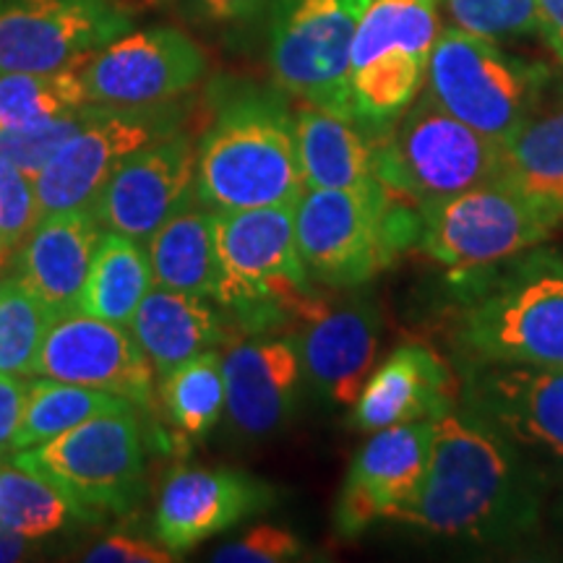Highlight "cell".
I'll use <instances>...</instances> for the list:
<instances>
[{
	"mask_svg": "<svg viewBox=\"0 0 563 563\" xmlns=\"http://www.w3.org/2000/svg\"><path fill=\"white\" fill-rule=\"evenodd\" d=\"M551 70L517 58L493 37L460 26L443 30L428 63L426 87L443 110L498 144L538 110Z\"/></svg>",
	"mask_w": 563,
	"mask_h": 563,
	"instance_id": "obj_7",
	"label": "cell"
},
{
	"mask_svg": "<svg viewBox=\"0 0 563 563\" xmlns=\"http://www.w3.org/2000/svg\"><path fill=\"white\" fill-rule=\"evenodd\" d=\"M162 402L183 439H201L224 412L222 355L214 347L162 376Z\"/></svg>",
	"mask_w": 563,
	"mask_h": 563,
	"instance_id": "obj_30",
	"label": "cell"
},
{
	"mask_svg": "<svg viewBox=\"0 0 563 563\" xmlns=\"http://www.w3.org/2000/svg\"><path fill=\"white\" fill-rule=\"evenodd\" d=\"M224 410L243 439H269L300 405L302 365L295 336H251L222 355Z\"/></svg>",
	"mask_w": 563,
	"mask_h": 563,
	"instance_id": "obj_20",
	"label": "cell"
},
{
	"mask_svg": "<svg viewBox=\"0 0 563 563\" xmlns=\"http://www.w3.org/2000/svg\"><path fill=\"white\" fill-rule=\"evenodd\" d=\"M55 313L19 279L0 290V373L32 376Z\"/></svg>",
	"mask_w": 563,
	"mask_h": 563,
	"instance_id": "obj_33",
	"label": "cell"
},
{
	"mask_svg": "<svg viewBox=\"0 0 563 563\" xmlns=\"http://www.w3.org/2000/svg\"><path fill=\"white\" fill-rule=\"evenodd\" d=\"M87 102L81 66L51 74H0V131L24 129Z\"/></svg>",
	"mask_w": 563,
	"mask_h": 563,
	"instance_id": "obj_31",
	"label": "cell"
},
{
	"mask_svg": "<svg viewBox=\"0 0 563 563\" xmlns=\"http://www.w3.org/2000/svg\"><path fill=\"white\" fill-rule=\"evenodd\" d=\"M538 3V32L563 63V0H534Z\"/></svg>",
	"mask_w": 563,
	"mask_h": 563,
	"instance_id": "obj_41",
	"label": "cell"
},
{
	"mask_svg": "<svg viewBox=\"0 0 563 563\" xmlns=\"http://www.w3.org/2000/svg\"><path fill=\"white\" fill-rule=\"evenodd\" d=\"M460 30L483 37H525L538 32L534 0H443Z\"/></svg>",
	"mask_w": 563,
	"mask_h": 563,
	"instance_id": "obj_35",
	"label": "cell"
},
{
	"mask_svg": "<svg viewBox=\"0 0 563 563\" xmlns=\"http://www.w3.org/2000/svg\"><path fill=\"white\" fill-rule=\"evenodd\" d=\"M220 282L214 298L232 329L266 334L298 323L319 306L295 241V203L214 209Z\"/></svg>",
	"mask_w": 563,
	"mask_h": 563,
	"instance_id": "obj_3",
	"label": "cell"
},
{
	"mask_svg": "<svg viewBox=\"0 0 563 563\" xmlns=\"http://www.w3.org/2000/svg\"><path fill=\"white\" fill-rule=\"evenodd\" d=\"M129 405L131 402H125L118 394L91 389V386L55 382V378L32 382L30 394H26L24 418H21L19 431L13 435L11 452L40 446V443L70 431L79 422Z\"/></svg>",
	"mask_w": 563,
	"mask_h": 563,
	"instance_id": "obj_29",
	"label": "cell"
},
{
	"mask_svg": "<svg viewBox=\"0 0 563 563\" xmlns=\"http://www.w3.org/2000/svg\"><path fill=\"white\" fill-rule=\"evenodd\" d=\"M129 332L162 378L199 352L228 342L235 329L209 306L207 295L152 287L133 313Z\"/></svg>",
	"mask_w": 563,
	"mask_h": 563,
	"instance_id": "obj_25",
	"label": "cell"
},
{
	"mask_svg": "<svg viewBox=\"0 0 563 563\" xmlns=\"http://www.w3.org/2000/svg\"><path fill=\"white\" fill-rule=\"evenodd\" d=\"M13 462L53 483L76 517L123 514L144 490V435L133 405L16 452Z\"/></svg>",
	"mask_w": 563,
	"mask_h": 563,
	"instance_id": "obj_9",
	"label": "cell"
},
{
	"mask_svg": "<svg viewBox=\"0 0 563 563\" xmlns=\"http://www.w3.org/2000/svg\"><path fill=\"white\" fill-rule=\"evenodd\" d=\"M102 108L104 104L87 102L68 112H60V115L45 118V121L34 125H24V129L0 131V154H3L5 159H11L21 173L30 175L34 180L42 167L47 165V159H51L74 133H79L84 125L95 121L102 112Z\"/></svg>",
	"mask_w": 563,
	"mask_h": 563,
	"instance_id": "obj_34",
	"label": "cell"
},
{
	"mask_svg": "<svg viewBox=\"0 0 563 563\" xmlns=\"http://www.w3.org/2000/svg\"><path fill=\"white\" fill-rule=\"evenodd\" d=\"M460 399L514 446L563 462V368L467 363Z\"/></svg>",
	"mask_w": 563,
	"mask_h": 563,
	"instance_id": "obj_15",
	"label": "cell"
},
{
	"mask_svg": "<svg viewBox=\"0 0 563 563\" xmlns=\"http://www.w3.org/2000/svg\"><path fill=\"white\" fill-rule=\"evenodd\" d=\"M89 563H170L175 555L167 551L165 545H154L150 540H136L118 534V538H108L104 543L95 545L84 555Z\"/></svg>",
	"mask_w": 563,
	"mask_h": 563,
	"instance_id": "obj_38",
	"label": "cell"
},
{
	"mask_svg": "<svg viewBox=\"0 0 563 563\" xmlns=\"http://www.w3.org/2000/svg\"><path fill=\"white\" fill-rule=\"evenodd\" d=\"M37 224L34 180L0 154V264L21 249Z\"/></svg>",
	"mask_w": 563,
	"mask_h": 563,
	"instance_id": "obj_36",
	"label": "cell"
},
{
	"mask_svg": "<svg viewBox=\"0 0 563 563\" xmlns=\"http://www.w3.org/2000/svg\"><path fill=\"white\" fill-rule=\"evenodd\" d=\"M26 394H30V384L21 382V376L0 373V456L11 452L13 435L24 418Z\"/></svg>",
	"mask_w": 563,
	"mask_h": 563,
	"instance_id": "obj_40",
	"label": "cell"
},
{
	"mask_svg": "<svg viewBox=\"0 0 563 563\" xmlns=\"http://www.w3.org/2000/svg\"><path fill=\"white\" fill-rule=\"evenodd\" d=\"M266 3L269 0H188L196 16L214 26L253 24L266 11Z\"/></svg>",
	"mask_w": 563,
	"mask_h": 563,
	"instance_id": "obj_39",
	"label": "cell"
},
{
	"mask_svg": "<svg viewBox=\"0 0 563 563\" xmlns=\"http://www.w3.org/2000/svg\"><path fill=\"white\" fill-rule=\"evenodd\" d=\"M129 30L121 0H11L0 5V74L81 66Z\"/></svg>",
	"mask_w": 563,
	"mask_h": 563,
	"instance_id": "obj_13",
	"label": "cell"
},
{
	"mask_svg": "<svg viewBox=\"0 0 563 563\" xmlns=\"http://www.w3.org/2000/svg\"><path fill=\"white\" fill-rule=\"evenodd\" d=\"M194 186L214 209L298 203L306 183L285 97L262 87L224 91L196 146Z\"/></svg>",
	"mask_w": 563,
	"mask_h": 563,
	"instance_id": "obj_2",
	"label": "cell"
},
{
	"mask_svg": "<svg viewBox=\"0 0 563 563\" xmlns=\"http://www.w3.org/2000/svg\"><path fill=\"white\" fill-rule=\"evenodd\" d=\"M152 287L154 274L144 243L104 230L91 258L79 311L129 329L133 313Z\"/></svg>",
	"mask_w": 563,
	"mask_h": 563,
	"instance_id": "obj_28",
	"label": "cell"
},
{
	"mask_svg": "<svg viewBox=\"0 0 563 563\" xmlns=\"http://www.w3.org/2000/svg\"><path fill=\"white\" fill-rule=\"evenodd\" d=\"M378 340L382 316L373 302L355 298L329 306L321 300L295 334L302 382L327 402L352 407L373 373Z\"/></svg>",
	"mask_w": 563,
	"mask_h": 563,
	"instance_id": "obj_21",
	"label": "cell"
},
{
	"mask_svg": "<svg viewBox=\"0 0 563 563\" xmlns=\"http://www.w3.org/2000/svg\"><path fill=\"white\" fill-rule=\"evenodd\" d=\"M433 449V420L407 422L371 433L352 456L340 498L334 530L340 538H361L371 525L397 519L428 475Z\"/></svg>",
	"mask_w": 563,
	"mask_h": 563,
	"instance_id": "obj_16",
	"label": "cell"
},
{
	"mask_svg": "<svg viewBox=\"0 0 563 563\" xmlns=\"http://www.w3.org/2000/svg\"><path fill=\"white\" fill-rule=\"evenodd\" d=\"M277 488L238 470L180 467L167 477L154 514V534L170 553H186L243 519L272 509Z\"/></svg>",
	"mask_w": 563,
	"mask_h": 563,
	"instance_id": "obj_19",
	"label": "cell"
},
{
	"mask_svg": "<svg viewBox=\"0 0 563 563\" xmlns=\"http://www.w3.org/2000/svg\"><path fill=\"white\" fill-rule=\"evenodd\" d=\"M146 253L157 287L214 298L220 282L214 207L199 199L196 186L150 238Z\"/></svg>",
	"mask_w": 563,
	"mask_h": 563,
	"instance_id": "obj_26",
	"label": "cell"
},
{
	"mask_svg": "<svg viewBox=\"0 0 563 563\" xmlns=\"http://www.w3.org/2000/svg\"><path fill=\"white\" fill-rule=\"evenodd\" d=\"M449 365L428 344H402L371 373L355 399L350 426L361 433L435 420L456 405Z\"/></svg>",
	"mask_w": 563,
	"mask_h": 563,
	"instance_id": "obj_22",
	"label": "cell"
},
{
	"mask_svg": "<svg viewBox=\"0 0 563 563\" xmlns=\"http://www.w3.org/2000/svg\"><path fill=\"white\" fill-rule=\"evenodd\" d=\"M368 0H269V66L300 102L352 118L350 51ZM355 121V118H352Z\"/></svg>",
	"mask_w": 563,
	"mask_h": 563,
	"instance_id": "obj_10",
	"label": "cell"
},
{
	"mask_svg": "<svg viewBox=\"0 0 563 563\" xmlns=\"http://www.w3.org/2000/svg\"><path fill=\"white\" fill-rule=\"evenodd\" d=\"M420 211L382 191L306 188L295 203V241L311 279L334 290L365 285L418 243Z\"/></svg>",
	"mask_w": 563,
	"mask_h": 563,
	"instance_id": "obj_5",
	"label": "cell"
},
{
	"mask_svg": "<svg viewBox=\"0 0 563 563\" xmlns=\"http://www.w3.org/2000/svg\"><path fill=\"white\" fill-rule=\"evenodd\" d=\"M551 517H553L555 527H559L561 534H563V485L559 488V493H555V498L551 504Z\"/></svg>",
	"mask_w": 563,
	"mask_h": 563,
	"instance_id": "obj_43",
	"label": "cell"
},
{
	"mask_svg": "<svg viewBox=\"0 0 563 563\" xmlns=\"http://www.w3.org/2000/svg\"><path fill=\"white\" fill-rule=\"evenodd\" d=\"M498 165L501 144L443 110L428 87L376 136L378 183L418 211L496 180Z\"/></svg>",
	"mask_w": 563,
	"mask_h": 563,
	"instance_id": "obj_6",
	"label": "cell"
},
{
	"mask_svg": "<svg viewBox=\"0 0 563 563\" xmlns=\"http://www.w3.org/2000/svg\"><path fill=\"white\" fill-rule=\"evenodd\" d=\"M180 123L183 108L175 102L152 108L104 104L100 115L74 133L34 178L37 220L58 211L89 209L131 152L178 131Z\"/></svg>",
	"mask_w": 563,
	"mask_h": 563,
	"instance_id": "obj_12",
	"label": "cell"
},
{
	"mask_svg": "<svg viewBox=\"0 0 563 563\" xmlns=\"http://www.w3.org/2000/svg\"><path fill=\"white\" fill-rule=\"evenodd\" d=\"M295 141L306 188L382 191L376 178V136L352 118L302 102Z\"/></svg>",
	"mask_w": 563,
	"mask_h": 563,
	"instance_id": "obj_24",
	"label": "cell"
},
{
	"mask_svg": "<svg viewBox=\"0 0 563 563\" xmlns=\"http://www.w3.org/2000/svg\"><path fill=\"white\" fill-rule=\"evenodd\" d=\"M34 373L118 394L144 410L154 405V368L133 334L81 311L53 321Z\"/></svg>",
	"mask_w": 563,
	"mask_h": 563,
	"instance_id": "obj_17",
	"label": "cell"
},
{
	"mask_svg": "<svg viewBox=\"0 0 563 563\" xmlns=\"http://www.w3.org/2000/svg\"><path fill=\"white\" fill-rule=\"evenodd\" d=\"M74 514L66 496L45 477L24 467L0 464V522L26 540L47 538L66 527Z\"/></svg>",
	"mask_w": 563,
	"mask_h": 563,
	"instance_id": "obj_32",
	"label": "cell"
},
{
	"mask_svg": "<svg viewBox=\"0 0 563 563\" xmlns=\"http://www.w3.org/2000/svg\"><path fill=\"white\" fill-rule=\"evenodd\" d=\"M555 224L559 217L517 188L488 180L420 209L418 245L452 269H483L532 251Z\"/></svg>",
	"mask_w": 563,
	"mask_h": 563,
	"instance_id": "obj_11",
	"label": "cell"
},
{
	"mask_svg": "<svg viewBox=\"0 0 563 563\" xmlns=\"http://www.w3.org/2000/svg\"><path fill=\"white\" fill-rule=\"evenodd\" d=\"M0 3H3V0H0Z\"/></svg>",
	"mask_w": 563,
	"mask_h": 563,
	"instance_id": "obj_45",
	"label": "cell"
},
{
	"mask_svg": "<svg viewBox=\"0 0 563 563\" xmlns=\"http://www.w3.org/2000/svg\"><path fill=\"white\" fill-rule=\"evenodd\" d=\"M435 0H368L350 51L352 118L382 136L428 81L439 40Z\"/></svg>",
	"mask_w": 563,
	"mask_h": 563,
	"instance_id": "obj_8",
	"label": "cell"
},
{
	"mask_svg": "<svg viewBox=\"0 0 563 563\" xmlns=\"http://www.w3.org/2000/svg\"><path fill=\"white\" fill-rule=\"evenodd\" d=\"M460 363L563 368V256L525 251L464 300L452 329Z\"/></svg>",
	"mask_w": 563,
	"mask_h": 563,
	"instance_id": "obj_4",
	"label": "cell"
},
{
	"mask_svg": "<svg viewBox=\"0 0 563 563\" xmlns=\"http://www.w3.org/2000/svg\"><path fill=\"white\" fill-rule=\"evenodd\" d=\"M104 228L91 209L42 217L19 249V282L55 319L79 313L87 274Z\"/></svg>",
	"mask_w": 563,
	"mask_h": 563,
	"instance_id": "obj_23",
	"label": "cell"
},
{
	"mask_svg": "<svg viewBox=\"0 0 563 563\" xmlns=\"http://www.w3.org/2000/svg\"><path fill=\"white\" fill-rule=\"evenodd\" d=\"M3 285H5V282H0V290H3Z\"/></svg>",
	"mask_w": 563,
	"mask_h": 563,
	"instance_id": "obj_44",
	"label": "cell"
},
{
	"mask_svg": "<svg viewBox=\"0 0 563 563\" xmlns=\"http://www.w3.org/2000/svg\"><path fill=\"white\" fill-rule=\"evenodd\" d=\"M26 553V538L0 522V563L19 561Z\"/></svg>",
	"mask_w": 563,
	"mask_h": 563,
	"instance_id": "obj_42",
	"label": "cell"
},
{
	"mask_svg": "<svg viewBox=\"0 0 563 563\" xmlns=\"http://www.w3.org/2000/svg\"><path fill=\"white\" fill-rule=\"evenodd\" d=\"M543 477L519 446L467 407L433 420L428 475L399 522L435 538L481 545L517 543L540 527Z\"/></svg>",
	"mask_w": 563,
	"mask_h": 563,
	"instance_id": "obj_1",
	"label": "cell"
},
{
	"mask_svg": "<svg viewBox=\"0 0 563 563\" xmlns=\"http://www.w3.org/2000/svg\"><path fill=\"white\" fill-rule=\"evenodd\" d=\"M194 180L196 144L178 129L131 152L89 209L104 230L146 245L159 224L194 191Z\"/></svg>",
	"mask_w": 563,
	"mask_h": 563,
	"instance_id": "obj_18",
	"label": "cell"
},
{
	"mask_svg": "<svg viewBox=\"0 0 563 563\" xmlns=\"http://www.w3.org/2000/svg\"><path fill=\"white\" fill-rule=\"evenodd\" d=\"M207 76V55L173 26L125 32L81 63L87 100L112 108L175 102Z\"/></svg>",
	"mask_w": 563,
	"mask_h": 563,
	"instance_id": "obj_14",
	"label": "cell"
},
{
	"mask_svg": "<svg viewBox=\"0 0 563 563\" xmlns=\"http://www.w3.org/2000/svg\"><path fill=\"white\" fill-rule=\"evenodd\" d=\"M496 180L563 217V100L534 115L501 144Z\"/></svg>",
	"mask_w": 563,
	"mask_h": 563,
	"instance_id": "obj_27",
	"label": "cell"
},
{
	"mask_svg": "<svg viewBox=\"0 0 563 563\" xmlns=\"http://www.w3.org/2000/svg\"><path fill=\"white\" fill-rule=\"evenodd\" d=\"M306 553L300 538L282 527H253L243 538L217 548L211 561L217 563H285L298 561Z\"/></svg>",
	"mask_w": 563,
	"mask_h": 563,
	"instance_id": "obj_37",
	"label": "cell"
}]
</instances>
